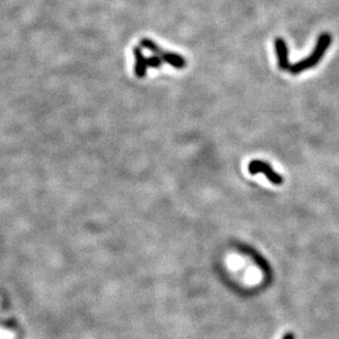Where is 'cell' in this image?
Here are the masks:
<instances>
[{"instance_id":"obj_1","label":"cell","mask_w":339,"mask_h":339,"mask_svg":"<svg viewBox=\"0 0 339 339\" xmlns=\"http://www.w3.org/2000/svg\"><path fill=\"white\" fill-rule=\"evenodd\" d=\"M331 43V38L328 36H322L318 40V42L316 44V48L314 50V52L311 54L310 56L302 59V61L297 62L295 64H293L290 67V72L292 74H300L305 69L311 68L313 66H315L316 64L321 61L324 53H325L326 49L328 48Z\"/></svg>"},{"instance_id":"obj_2","label":"cell","mask_w":339,"mask_h":339,"mask_svg":"<svg viewBox=\"0 0 339 339\" xmlns=\"http://www.w3.org/2000/svg\"><path fill=\"white\" fill-rule=\"evenodd\" d=\"M248 171L249 173L252 174V175H256V174H259V173L264 174L266 177L268 178V181L274 184V185H281V184L283 183V177L280 175V174L274 171L270 164L264 161H261V160L251 161L248 166Z\"/></svg>"},{"instance_id":"obj_3","label":"cell","mask_w":339,"mask_h":339,"mask_svg":"<svg viewBox=\"0 0 339 339\" xmlns=\"http://www.w3.org/2000/svg\"><path fill=\"white\" fill-rule=\"evenodd\" d=\"M274 44H276V50L278 54L279 67H280V69H282V71L290 69L291 65H290V63H288V51H287L285 41H284L283 39L279 38L276 40Z\"/></svg>"},{"instance_id":"obj_4","label":"cell","mask_w":339,"mask_h":339,"mask_svg":"<svg viewBox=\"0 0 339 339\" xmlns=\"http://www.w3.org/2000/svg\"><path fill=\"white\" fill-rule=\"evenodd\" d=\"M134 58H136V64H134V74L139 78L146 76L148 66V58L143 56L140 48H134L133 50Z\"/></svg>"},{"instance_id":"obj_5","label":"cell","mask_w":339,"mask_h":339,"mask_svg":"<svg viewBox=\"0 0 339 339\" xmlns=\"http://www.w3.org/2000/svg\"><path fill=\"white\" fill-rule=\"evenodd\" d=\"M160 57L162 58L163 62L170 64V65L175 68H183L186 65L185 58L175 53H169V52L163 51Z\"/></svg>"},{"instance_id":"obj_6","label":"cell","mask_w":339,"mask_h":339,"mask_svg":"<svg viewBox=\"0 0 339 339\" xmlns=\"http://www.w3.org/2000/svg\"><path fill=\"white\" fill-rule=\"evenodd\" d=\"M141 47H143L144 49H148V50H150V51L154 54V56H160L161 54H162V50L159 48V46L157 43H154L153 41H151V40H149V39H143L141 40Z\"/></svg>"},{"instance_id":"obj_7","label":"cell","mask_w":339,"mask_h":339,"mask_svg":"<svg viewBox=\"0 0 339 339\" xmlns=\"http://www.w3.org/2000/svg\"><path fill=\"white\" fill-rule=\"evenodd\" d=\"M162 58L159 56H153L151 57H148V66L158 68L162 65Z\"/></svg>"},{"instance_id":"obj_8","label":"cell","mask_w":339,"mask_h":339,"mask_svg":"<svg viewBox=\"0 0 339 339\" xmlns=\"http://www.w3.org/2000/svg\"><path fill=\"white\" fill-rule=\"evenodd\" d=\"M282 339H294V336L292 334H286V335H284Z\"/></svg>"}]
</instances>
